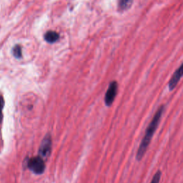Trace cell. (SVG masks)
Instances as JSON below:
<instances>
[{
  "label": "cell",
  "instance_id": "cell-3",
  "mask_svg": "<svg viewBox=\"0 0 183 183\" xmlns=\"http://www.w3.org/2000/svg\"><path fill=\"white\" fill-rule=\"evenodd\" d=\"M52 137L49 134H46L44 139L40 144L39 149V156L41 157L44 160L49 157L52 152Z\"/></svg>",
  "mask_w": 183,
  "mask_h": 183
},
{
  "label": "cell",
  "instance_id": "cell-5",
  "mask_svg": "<svg viewBox=\"0 0 183 183\" xmlns=\"http://www.w3.org/2000/svg\"><path fill=\"white\" fill-rule=\"evenodd\" d=\"M182 75V66L181 65L176 70L175 72L173 74L172 77L170 82H169V90H170V91H172V90H173L175 88L177 83L179 82L180 80L181 79Z\"/></svg>",
  "mask_w": 183,
  "mask_h": 183
},
{
  "label": "cell",
  "instance_id": "cell-4",
  "mask_svg": "<svg viewBox=\"0 0 183 183\" xmlns=\"http://www.w3.org/2000/svg\"><path fill=\"white\" fill-rule=\"evenodd\" d=\"M117 89H118V85L117 82H111L105 96V103L107 107H110L115 101V99L117 96Z\"/></svg>",
  "mask_w": 183,
  "mask_h": 183
},
{
  "label": "cell",
  "instance_id": "cell-9",
  "mask_svg": "<svg viewBox=\"0 0 183 183\" xmlns=\"http://www.w3.org/2000/svg\"><path fill=\"white\" fill-rule=\"evenodd\" d=\"M161 176H162L161 171H160V170H158V171L154 174L150 183H159L160 179H161Z\"/></svg>",
  "mask_w": 183,
  "mask_h": 183
},
{
  "label": "cell",
  "instance_id": "cell-2",
  "mask_svg": "<svg viewBox=\"0 0 183 183\" xmlns=\"http://www.w3.org/2000/svg\"><path fill=\"white\" fill-rule=\"evenodd\" d=\"M27 167L31 171L37 174H43L46 168L44 160L39 156L29 159L27 161Z\"/></svg>",
  "mask_w": 183,
  "mask_h": 183
},
{
  "label": "cell",
  "instance_id": "cell-7",
  "mask_svg": "<svg viewBox=\"0 0 183 183\" xmlns=\"http://www.w3.org/2000/svg\"><path fill=\"white\" fill-rule=\"evenodd\" d=\"M133 0H118V7L120 10L124 11L131 7Z\"/></svg>",
  "mask_w": 183,
  "mask_h": 183
},
{
  "label": "cell",
  "instance_id": "cell-10",
  "mask_svg": "<svg viewBox=\"0 0 183 183\" xmlns=\"http://www.w3.org/2000/svg\"><path fill=\"white\" fill-rule=\"evenodd\" d=\"M4 105H5V100H4L3 97L0 95V123L2 122V119H3L2 109L4 108Z\"/></svg>",
  "mask_w": 183,
  "mask_h": 183
},
{
  "label": "cell",
  "instance_id": "cell-8",
  "mask_svg": "<svg viewBox=\"0 0 183 183\" xmlns=\"http://www.w3.org/2000/svg\"><path fill=\"white\" fill-rule=\"evenodd\" d=\"M13 55L17 59L22 57V47L19 45H16L13 48Z\"/></svg>",
  "mask_w": 183,
  "mask_h": 183
},
{
  "label": "cell",
  "instance_id": "cell-6",
  "mask_svg": "<svg viewBox=\"0 0 183 183\" xmlns=\"http://www.w3.org/2000/svg\"><path fill=\"white\" fill-rule=\"evenodd\" d=\"M59 39V34L55 31H48L44 34V39L49 43H54Z\"/></svg>",
  "mask_w": 183,
  "mask_h": 183
},
{
  "label": "cell",
  "instance_id": "cell-1",
  "mask_svg": "<svg viewBox=\"0 0 183 183\" xmlns=\"http://www.w3.org/2000/svg\"><path fill=\"white\" fill-rule=\"evenodd\" d=\"M165 109V105H162V106L159 107V109L157 110L156 113L154 115L152 121L150 122V123L148 125L146 132H145V136L142 138V142H141L139 148L137 149V155H136V159L138 161L141 160L143 158L145 154L146 153L147 149L149 145L150 144L154 133L156 131L158 125L159 124V122L161 120L162 116H163Z\"/></svg>",
  "mask_w": 183,
  "mask_h": 183
}]
</instances>
